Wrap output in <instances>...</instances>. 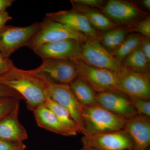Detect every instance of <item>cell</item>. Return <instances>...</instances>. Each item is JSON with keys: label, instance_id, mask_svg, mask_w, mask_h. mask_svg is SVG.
<instances>
[{"label": "cell", "instance_id": "d6a6232c", "mask_svg": "<svg viewBox=\"0 0 150 150\" xmlns=\"http://www.w3.org/2000/svg\"><path fill=\"white\" fill-rule=\"evenodd\" d=\"M12 19L6 11H0V28L5 25L6 23Z\"/></svg>", "mask_w": 150, "mask_h": 150}, {"label": "cell", "instance_id": "5b68a950", "mask_svg": "<svg viewBox=\"0 0 150 150\" xmlns=\"http://www.w3.org/2000/svg\"><path fill=\"white\" fill-rule=\"evenodd\" d=\"M88 37L65 25L45 18L41 25L26 46L33 50L43 43L66 39H73L83 43Z\"/></svg>", "mask_w": 150, "mask_h": 150}, {"label": "cell", "instance_id": "484cf974", "mask_svg": "<svg viewBox=\"0 0 150 150\" xmlns=\"http://www.w3.org/2000/svg\"><path fill=\"white\" fill-rule=\"evenodd\" d=\"M134 31L140 33L144 37L150 38V18L149 17L139 21L133 28H130Z\"/></svg>", "mask_w": 150, "mask_h": 150}, {"label": "cell", "instance_id": "7a4b0ae2", "mask_svg": "<svg viewBox=\"0 0 150 150\" xmlns=\"http://www.w3.org/2000/svg\"><path fill=\"white\" fill-rule=\"evenodd\" d=\"M82 117L84 136L123 130L127 121L97 103L82 106Z\"/></svg>", "mask_w": 150, "mask_h": 150}, {"label": "cell", "instance_id": "4316f807", "mask_svg": "<svg viewBox=\"0 0 150 150\" xmlns=\"http://www.w3.org/2000/svg\"><path fill=\"white\" fill-rule=\"evenodd\" d=\"M114 29L108 30L102 36H100V42L102 46L111 53L112 39L114 35Z\"/></svg>", "mask_w": 150, "mask_h": 150}, {"label": "cell", "instance_id": "d6986e66", "mask_svg": "<svg viewBox=\"0 0 150 150\" xmlns=\"http://www.w3.org/2000/svg\"><path fill=\"white\" fill-rule=\"evenodd\" d=\"M69 85L78 102L82 106H89L97 103V93L80 78H76Z\"/></svg>", "mask_w": 150, "mask_h": 150}, {"label": "cell", "instance_id": "9c48e42d", "mask_svg": "<svg viewBox=\"0 0 150 150\" xmlns=\"http://www.w3.org/2000/svg\"><path fill=\"white\" fill-rule=\"evenodd\" d=\"M81 142L83 146L96 150H132L134 148L132 139L124 129L83 136Z\"/></svg>", "mask_w": 150, "mask_h": 150}, {"label": "cell", "instance_id": "5bb4252c", "mask_svg": "<svg viewBox=\"0 0 150 150\" xmlns=\"http://www.w3.org/2000/svg\"><path fill=\"white\" fill-rule=\"evenodd\" d=\"M46 18L65 25L88 38L100 40L99 33L82 14L72 9L47 14Z\"/></svg>", "mask_w": 150, "mask_h": 150}, {"label": "cell", "instance_id": "cb8c5ba5", "mask_svg": "<svg viewBox=\"0 0 150 150\" xmlns=\"http://www.w3.org/2000/svg\"><path fill=\"white\" fill-rule=\"evenodd\" d=\"M129 98L139 115L150 117V100H145L135 98Z\"/></svg>", "mask_w": 150, "mask_h": 150}, {"label": "cell", "instance_id": "603a6c76", "mask_svg": "<svg viewBox=\"0 0 150 150\" xmlns=\"http://www.w3.org/2000/svg\"><path fill=\"white\" fill-rule=\"evenodd\" d=\"M21 99L9 97L0 99V121L8 115L18 105Z\"/></svg>", "mask_w": 150, "mask_h": 150}, {"label": "cell", "instance_id": "ba28073f", "mask_svg": "<svg viewBox=\"0 0 150 150\" xmlns=\"http://www.w3.org/2000/svg\"><path fill=\"white\" fill-rule=\"evenodd\" d=\"M117 75L120 92L129 98L150 100V72H135L124 67Z\"/></svg>", "mask_w": 150, "mask_h": 150}, {"label": "cell", "instance_id": "9a60e30c", "mask_svg": "<svg viewBox=\"0 0 150 150\" xmlns=\"http://www.w3.org/2000/svg\"><path fill=\"white\" fill-rule=\"evenodd\" d=\"M133 141L132 150H146L150 145L149 117L138 115L127 119L124 128Z\"/></svg>", "mask_w": 150, "mask_h": 150}, {"label": "cell", "instance_id": "52a82bcc", "mask_svg": "<svg viewBox=\"0 0 150 150\" xmlns=\"http://www.w3.org/2000/svg\"><path fill=\"white\" fill-rule=\"evenodd\" d=\"M41 22L25 27L4 25L0 28V51L4 56L9 58L20 48L27 46L38 31Z\"/></svg>", "mask_w": 150, "mask_h": 150}, {"label": "cell", "instance_id": "ffe728a7", "mask_svg": "<svg viewBox=\"0 0 150 150\" xmlns=\"http://www.w3.org/2000/svg\"><path fill=\"white\" fill-rule=\"evenodd\" d=\"M150 64L140 46L126 57L122 63L126 69L137 73L150 72Z\"/></svg>", "mask_w": 150, "mask_h": 150}, {"label": "cell", "instance_id": "7c38bea8", "mask_svg": "<svg viewBox=\"0 0 150 150\" xmlns=\"http://www.w3.org/2000/svg\"><path fill=\"white\" fill-rule=\"evenodd\" d=\"M101 9L111 21L124 24H134L145 14L134 3L120 0H110Z\"/></svg>", "mask_w": 150, "mask_h": 150}, {"label": "cell", "instance_id": "6da1fadb", "mask_svg": "<svg viewBox=\"0 0 150 150\" xmlns=\"http://www.w3.org/2000/svg\"><path fill=\"white\" fill-rule=\"evenodd\" d=\"M0 83L20 95L28 109L32 112L45 104L47 96L45 83L28 70L21 69L15 66L0 77Z\"/></svg>", "mask_w": 150, "mask_h": 150}, {"label": "cell", "instance_id": "ac0fdd59", "mask_svg": "<svg viewBox=\"0 0 150 150\" xmlns=\"http://www.w3.org/2000/svg\"><path fill=\"white\" fill-rule=\"evenodd\" d=\"M71 1L72 9L82 14L92 26L97 30H108L118 27V24L102 13L91 7L74 2L72 1Z\"/></svg>", "mask_w": 150, "mask_h": 150}, {"label": "cell", "instance_id": "3957f363", "mask_svg": "<svg viewBox=\"0 0 150 150\" xmlns=\"http://www.w3.org/2000/svg\"><path fill=\"white\" fill-rule=\"evenodd\" d=\"M28 72L42 81L52 83L70 85L78 77L74 62L61 59H43L41 64Z\"/></svg>", "mask_w": 150, "mask_h": 150}, {"label": "cell", "instance_id": "836d02e7", "mask_svg": "<svg viewBox=\"0 0 150 150\" xmlns=\"http://www.w3.org/2000/svg\"><path fill=\"white\" fill-rule=\"evenodd\" d=\"M14 1L13 0H0V11H6V9L11 6Z\"/></svg>", "mask_w": 150, "mask_h": 150}, {"label": "cell", "instance_id": "83f0119b", "mask_svg": "<svg viewBox=\"0 0 150 150\" xmlns=\"http://www.w3.org/2000/svg\"><path fill=\"white\" fill-rule=\"evenodd\" d=\"M23 143H14L0 139V150H25Z\"/></svg>", "mask_w": 150, "mask_h": 150}, {"label": "cell", "instance_id": "1f68e13d", "mask_svg": "<svg viewBox=\"0 0 150 150\" xmlns=\"http://www.w3.org/2000/svg\"><path fill=\"white\" fill-rule=\"evenodd\" d=\"M140 47L148 61L150 62V38L143 36Z\"/></svg>", "mask_w": 150, "mask_h": 150}, {"label": "cell", "instance_id": "30bf717a", "mask_svg": "<svg viewBox=\"0 0 150 150\" xmlns=\"http://www.w3.org/2000/svg\"><path fill=\"white\" fill-rule=\"evenodd\" d=\"M43 81L46 86L47 96L62 105L69 111L77 124L80 133H81L83 129L82 105L78 102L69 85L59 84Z\"/></svg>", "mask_w": 150, "mask_h": 150}, {"label": "cell", "instance_id": "f546056e", "mask_svg": "<svg viewBox=\"0 0 150 150\" xmlns=\"http://www.w3.org/2000/svg\"><path fill=\"white\" fill-rule=\"evenodd\" d=\"M13 97L23 99L20 95L12 89L0 83V99L6 98Z\"/></svg>", "mask_w": 150, "mask_h": 150}, {"label": "cell", "instance_id": "4fadbf2b", "mask_svg": "<svg viewBox=\"0 0 150 150\" xmlns=\"http://www.w3.org/2000/svg\"><path fill=\"white\" fill-rule=\"evenodd\" d=\"M97 104L118 116L129 119L139 115L129 97L121 92L97 93Z\"/></svg>", "mask_w": 150, "mask_h": 150}, {"label": "cell", "instance_id": "7402d4cb", "mask_svg": "<svg viewBox=\"0 0 150 150\" xmlns=\"http://www.w3.org/2000/svg\"><path fill=\"white\" fill-rule=\"evenodd\" d=\"M143 37L134 33L127 36L122 44L111 54L117 61L122 63L126 57L139 46Z\"/></svg>", "mask_w": 150, "mask_h": 150}, {"label": "cell", "instance_id": "d590c367", "mask_svg": "<svg viewBox=\"0 0 150 150\" xmlns=\"http://www.w3.org/2000/svg\"><path fill=\"white\" fill-rule=\"evenodd\" d=\"M80 150H96L93 148L89 147L83 146L81 149Z\"/></svg>", "mask_w": 150, "mask_h": 150}, {"label": "cell", "instance_id": "4dcf8cb0", "mask_svg": "<svg viewBox=\"0 0 150 150\" xmlns=\"http://www.w3.org/2000/svg\"><path fill=\"white\" fill-rule=\"evenodd\" d=\"M74 2L80 4L90 7H97L102 8L104 1L102 0H73Z\"/></svg>", "mask_w": 150, "mask_h": 150}, {"label": "cell", "instance_id": "8992f818", "mask_svg": "<svg viewBox=\"0 0 150 150\" xmlns=\"http://www.w3.org/2000/svg\"><path fill=\"white\" fill-rule=\"evenodd\" d=\"M79 59L92 67L109 70L117 74L124 68L122 63L117 61L111 53L102 46L98 39L88 38L81 43Z\"/></svg>", "mask_w": 150, "mask_h": 150}, {"label": "cell", "instance_id": "e0dca14e", "mask_svg": "<svg viewBox=\"0 0 150 150\" xmlns=\"http://www.w3.org/2000/svg\"><path fill=\"white\" fill-rule=\"evenodd\" d=\"M33 112L37 125L40 128L65 137L76 136L62 124L54 112L45 105Z\"/></svg>", "mask_w": 150, "mask_h": 150}, {"label": "cell", "instance_id": "8fae6325", "mask_svg": "<svg viewBox=\"0 0 150 150\" xmlns=\"http://www.w3.org/2000/svg\"><path fill=\"white\" fill-rule=\"evenodd\" d=\"M81 43L73 39L58 40L43 43L33 51L42 59L72 61L79 59Z\"/></svg>", "mask_w": 150, "mask_h": 150}, {"label": "cell", "instance_id": "44dd1931", "mask_svg": "<svg viewBox=\"0 0 150 150\" xmlns=\"http://www.w3.org/2000/svg\"><path fill=\"white\" fill-rule=\"evenodd\" d=\"M45 105L54 112L59 121L68 130L74 133L76 135L78 133H80L77 124L65 108L47 96Z\"/></svg>", "mask_w": 150, "mask_h": 150}, {"label": "cell", "instance_id": "e575fe53", "mask_svg": "<svg viewBox=\"0 0 150 150\" xmlns=\"http://www.w3.org/2000/svg\"><path fill=\"white\" fill-rule=\"evenodd\" d=\"M143 6L148 10H150V0H144L142 1Z\"/></svg>", "mask_w": 150, "mask_h": 150}, {"label": "cell", "instance_id": "2e32d148", "mask_svg": "<svg viewBox=\"0 0 150 150\" xmlns=\"http://www.w3.org/2000/svg\"><path fill=\"white\" fill-rule=\"evenodd\" d=\"M19 105L0 121V139L14 143H23L28 135L18 119Z\"/></svg>", "mask_w": 150, "mask_h": 150}, {"label": "cell", "instance_id": "d4e9b609", "mask_svg": "<svg viewBox=\"0 0 150 150\" xmlns=\"http://www.w3.org/2000/svg\"><path fill=\"white\" fill-rule=\"evenodd\" d=\"M128 29L123 28H115L114 29V35L112 39L111 53L122 44L127 37Z\"/></svg>", "mask_w": 150, "mask_h": 150}, {"label": "cell", "instance_id": "f1b7e54d", "mask_svg": "<svg viewBox=\"0 0 150 150\" xmlns=\"http://www.w3.org/2000/svg\"><path fill=\"white\" fill-rule=\"evenodd\" d=\"M14 67L12 61L6 58L0 51V77L8 72Z\"/></svg>", "mask_w": 150, "mask_h": 150}, {"label": "cell", "instance_id": "277c9868", "mask_svg": "<svg viewBox=\"0 0 150 150\" xmlns=\"http://www.w3.org/2000/svg\"><path fill=\"white\" fill-rule=\"evenodd\" d=\"M77 71L78 77L86 83L97 93L119 91L118 75L105 69L85 64L79 59L72 60Z\"/></svg>", "mask_w": 150, "mask_h": 150}]
</instances>
